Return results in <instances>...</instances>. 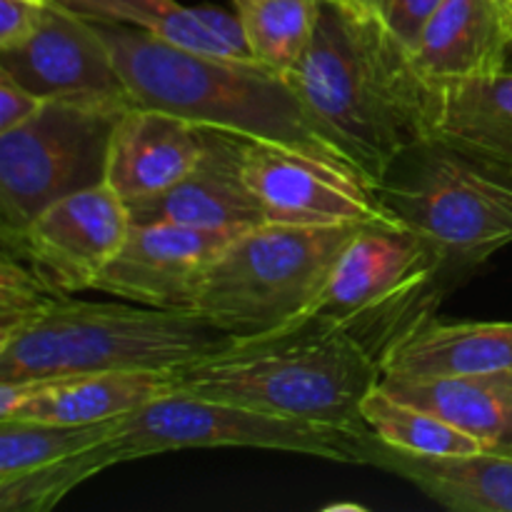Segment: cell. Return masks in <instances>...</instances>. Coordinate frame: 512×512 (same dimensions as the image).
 <instances>
[{"mask_svg": "<svg viewBox=\"0 0 512 512\" xmlns=\"http://www.w3.org/2000/svg\"><path fill=\"white\" fill-rule=\"evenodd\" d=\"M373 438V433L360 435L335 425L278 418L175 390L123 415L118 433L95 445V455L103 470L128 460L193 448H255L368 465Z\"/></svg>", "mask_w": 512, "mask_h": 512, "instance_id": "ba28073f", "label": "cell"}, {"mask_svg": "<svg viewBox=\"0 0 512 512\" xmlns=\"http://www.w3.org/2000/svg\"><path fill=\"white\" fill-rule=\"evenodd\" d=\"M133 228L128 203L100 183L55 200L35 215L23 233L0 238L33 265L55 290L73 295L93 290Z\"/></svg>", "mask_w": 512, "mask_h": 512, "instance_id": "30bf717a", "label": "cell"}, {"mask_svg": "<svg viewBox=\"0 0 512 512\" xmlns=\"http://www.w3.org/2000/svg\"><path fill=\"white\" fill-rule=\"evenodd\" d=\"M363 418L378 440L390 448L413 455H473L485 453L483 445L430 410L390 395L375 385L363 400Z\"/></svg>", "mask_w": 512, "mask_h": 512, "instance_id": "603a6c76", "label": "cell"}, {"mask_svg": "<svg viewBox=\"0 0 512 512\" xmlns=\"http://www.w3.org/2000/svg\"><path fill=\"white\" fill-rule=\"evenodd\" d=\"M248 140L205 128V148L198 165L163 195L130 203L133 223H183L218 230H245L268 223L243 178Z\"/></svg>", "mask_w": 512, "mask_h": 512, "instance_id": "5bb4252c", "label": "cell"}, {"mask_svg": "<svg viewBox=\"0 0 512 512\" xmlns=\"http://www.w3.org/2000/svg\"><path fill=\"white\" fill-rule=\"evenodd\" d=\"M60 295L15 250H0V338L38 318Z\"/></svg>", "mask_w": 512, "mask_h": 512, "instance_id": "484cf974", "label": "cell"}, {"mask_svg": "<svg viewBox=\"0 0 512 512\" xmlns=\"http://www.w3.org/2000/svg\"><path fill=\"white\" fill-rule=\"evenodd\" d=\"M320 10L323 0H248L240 5L250 55L288 75L313 43Z\"/></svg>", "mask_w": 512, "mask_h": 512, "instance_id": "cb8c5ba5", "label": "cell"}, {"mask_svg": "<svg viewBox=\"0 0 512 512\" xmlns=\"http://www.w3.org/2000/svg\"><path fill=\"white\" fill-rule=\"evenodd\" d=\"M233 3H235V10H238L240 5H245V3H248V0H233Z\"/></svg>", "mask_w": 512, "mask_h": 512, "instance_id": "f546056e", "label": "cell"}, {"mask_svg": "<svg viewBox=\"0 0 512 512\" xmlns=\"http://www.w3.org/2000/svg\"><path fill=\"white\" fill-rule=\"evenodd\" d=\"M0 68L43 100H130L100 23L55 0L25 43L0 50Z\"/></svg>", "mask_w": 512, "mask_h": 512, "instance_id": "4fadbf2b", "label": "cell"}, {"mask_svg": "<svg viewBox=\"0 0 512 512\" xmlns=\"http://www.w3.org/2000/svg\"><path fill=\"white\" fill-rule=\"evenodd\" d=\"M505 170H508V173L512 175V163H510V165H508V168H505Z\"/></svg>", "mask_w": 512, "mask_h": 512, "instance_id": "4dcf8cb0", "label": "cell"}, {"mask_svg": "<svg viewBox=\"0 0 512 512\" xmlns=\"http://www.w3.org/2000/svg\"><path fill=\"white\" fill-rule=\"evenodd\" d=\"M363 3L413 53L425 25L443 5V0H363Z\"/></svg>", "mask_w": 512, "mask_h": 512, "instance_id": "4316f807", "label": "cell"}, {"mask_svg": "<svg viewBox=\"0 0 512 512\" xmlns=\"http://www.w3.org/2000/svg\"><path fill=\"white\" fill-rule=\"evenodd\" d=\"M395 398L430 410L478 440L485 453L512 455V373L483 375H383Z\"/></svg>", "mask_w": 512, "mask_h": 512, "instance_id": "d6986e66", "label": "cell"}, {"mask_svg": "<svg viewBox=\"0 0 512 512\" xmlns=\"http://www.w3.org/2000/svg\"><path fill=\"white\" fill-rule=\"evenodd\" d=\"M438 138L508 168L512 163V73L440 85Z\"/></svg>", "mask_w": 512, "mask_h": 512, "instance_id": "44dd1931", "label": "cell"}, {"mask_svg": "<svg viewBox=\"0 0 512 512\" xmlns=\"http://www.w3.org/2000/svg\"><path fill=\"white\" fill-rule=\"evenodd\" d=\"M243 178L268 223H393L370 180L285 145L248 140Z\"/></svg>", "mask_w": 512, "mask_h": 512, "instance_id": "8fae6325", "label": "cell"}, {"mask_svg": "<svg viewBox=\"0 0 512 512\" xmlns=\"http://www.w3.org/2000/svg\"><path fill=\"white\" fill-rule=\"evenodd\" d=\"M450 293L438 263L398 223L360 225L335 260L328 285L308 315L330 320L383 358Z\"/></svg>", "mask_w": 512, "mask_h": 512, "instance_id": "52a82bcc", "label": "cell"}, {"mask_svg": "<svg viewBox=\"0 0 512 512\" xmlns=\"http://www.w3.org/2000/svg\"><path fill=\"white\" fill-rule=\"evenodd\" d=\"M510 55L512 0H443L413 50L435 85L503 73Z\"/></svg>", "mask_w": 512, "mask_h": 512, "instance_id": "e0dca14e", "label": "cell"}, {"mask_svg": "<svg viewBox=\"0 0 512 512\" xmlns=\"http://www.w3.org/2000/svg\"><path fill=\"white\" fill-rule=\"evenodd\" d=\"M512 373V323L423 320L383 358V375Z\"/></svg>", "mask_w": 512, "mask_h": 512, "instance_id": "ffe728a7", "label": "cell"}, {"mask_svg": "<svg viewBox=\"0 0 512 512\" xmlns=\"http://www.w3.org/2000/svg\"><path fill=\"white\" fill-rule=\"evenodd\" d=\"M120 420L123 418L90 425L0 420V478H13L68 455L83 453L118 433Z\"/></svg>", "mask_w": 512, "mask_h": 512, "instance_id": "d4e9b609", "label": "cell"}, {"mask_svg": "<svg viewBox=\"0 0 512 512\" xmlns=\"http://www.w3.org/2000/svg\"><path fill=\"white\" fill-rule=\"evenodd\" d=\"M375 195L428 248L448 290L512 243V175L438 135L400 153Z\"/></svg>", "mask_w": 512, "mask_h": 512, "instance_id": "5b68a950", "label": "cell"}, {"mask_svg": "<svg viewBox=\"0 0 512 512\" xmlns=\"http://www.w3.org/2000/svg\"><path fill=\"white\" fill-rule=\"evenodd\" d=\"M358 228L260 223L240 230L210 265L193 313L233 340L308 318Z\"/></svg>", "mask_w": 512, "mask_h": 512, "instance_id": "8992f818", "label": "cell"}, {"mask_svg": "<svg viewBox=\"0 0 512 512\" xmlns=\"http://www.w3.org/2000/svg\"><path fill=\"white\" fill-rule=\"evenodd\" d=\"M50 0H0V50L25 43L43 23Z\"/></svg>", "mask_w": 512, "mask_h": 512, "instance_id": "83f0119b", "label": "cell"}, {"mask_svg": "<svg viewBox=\"0 0 512 512\" xmlns=\"http://www.w3.org/2000/svg\"><path fill=\"white\" fill-rule=\"evenodd\" d=\"M130 100L55 98L0 133V238H13L55 200L105 183L113 130Z\"/></svg>", "mask_w": 512, "mask_h": 512, "instance_id": "9c48e42d", "label": "cell"}, {"mask_svg": "<svg viewBox=\"0 0 512 512\" xmlns=\"http://www.w3.org/2000/svg\"><path fill=\"white\" fill-rule=\"evenodd\" d=\"M205 128L165 110L130 105L110 138L105 183L125 200L155 198L198 165Z\"/></svg>", "mask_w": 512, "mask_h": 512, "instance_id": "2e32d148", "label": "cell"}, {"mask_svg": "<svg viewBox=\"0 0 512 512\" xmlns=\"http://www.w3.org/2000/svg\"><path fill=\"white\" fill-rule=\"evenodd\" d=\"M383 378L378 358L330 320L308 318L173 370L175 390L290 420L370 435L363 400Z\"/></svg>", "mask_w": 512, "mask_h": 512, "instance_id": "3957f363", "label": "cell"}, {"mask_svg": "<svg viewBox=\"0 0 512 512\" xmlns=\"http://www.w3.org/2000/svg\"><path fill=\"white\" fill-rule=\"evenodd\" d=\"M175 393L173 370H110L0 383V420L90 425L123 418L160 395Z\"/></svg>", "mask_w": 512, "mask_h": 512, "instance_id": "9a60e30c", "label": "cell"}, {"mask_svg": "<svg viewBox=\"0 0 512 512\" xmlns=\"http://www.w3.org/2000/svg\"><path fill=\"white\" fill-rule=\"evenodd\" d=\"M230 340L190 310L60 295L38 318L0 338V383L110 370L170 373Z\"/></svg>", "mask_w": 512, "mask_h": 512, "instance_id": "277c9868", "label": "cell"}, {"mask_svg": "<svg viewBox=\"0 0 512 512\" xmlns=\"http://www.w3.org/2000/svg\"><path fill=\"white\" fill-rule=\"evenodd\" d=\"M285 80L373 185L400 153L438 133L440 85L363 0H323L313 43Z\"/></svg>", "mask_w": 512, "mask_h": 512, "instance_id": "6da1fadb", "label": "cell"}, {"mask_svg": "<svg viewBox=\"0 0 512 512\" xmlns=\"http://www.w3.org/2000/svg\"><path fill=\"white\" fill-rule=\"evenodd\" d=\"M133 105L165 110L203 128L285 145L370 180L338 135L320 123L285 75L255 58L180 48L128 25L100 23Z\"/></svg>", "mask_w": 512, "mask_h": 512, "instance_id": "7a4b0ae2", "label": "cell"}, {"mask_svg": "<svg viewBox=\"0 0 512 512\" xmlns=\"http://www.w3.org/2000/svg\"><path fill=\"white\" fill-rule=\"evenodd\" d=\"M43 103L45 100L40 95L30 93L13 75L0 68V133L18 128L20 123L33 118Z\"/></svg>", "mask_w": 512, "mask_h": 512, "instance_id": "f1b7e54d", "label": "cell"}, {"mask_svg": "<svg viewBox=\"0 0 512 512\" xmlns=\"http://www.w3.org/2000/svg\"><path fill=\"white\" fill-rule=\"evenodd\" d=\"M55 3L95 23L128 25L180 48L220 55V58H238L203 23L198 5H183L180 0H55Z\"/></svg>", "mask_w": 512, "mask_h": 512, "instance_id": "7402d4cb", "label": "cell"}, {"mask_svg": "<svg viewBox=\"0 0 512 512\" xmlns=\"http://www.w3.org/2000/svg\"><path fill=\"white\" fill-rule=\"evenodd\" d=\"M238 233L183 223H133L93 290L148 308L193 313L210 265Z\"/></svg>", "mask_w": 512, "mask_h": 512, "instance_id": "7c38bea8", "label": "cell"}, {"mask_svg": "<svg viewBox=\"0 0 512 512\" xmlns=\"http://www.w3.org/2000/svg\"><path fill=\"white\" fill-rule=\"evenodd\" d=\"M368 465L400 475L448 510L512 512V455H413L373 438Z\"/></svg>", "mask_w": 512, "mask_h": 512, "instance_id": "ac0fdd59", "label": "cell"}]
</instances>
